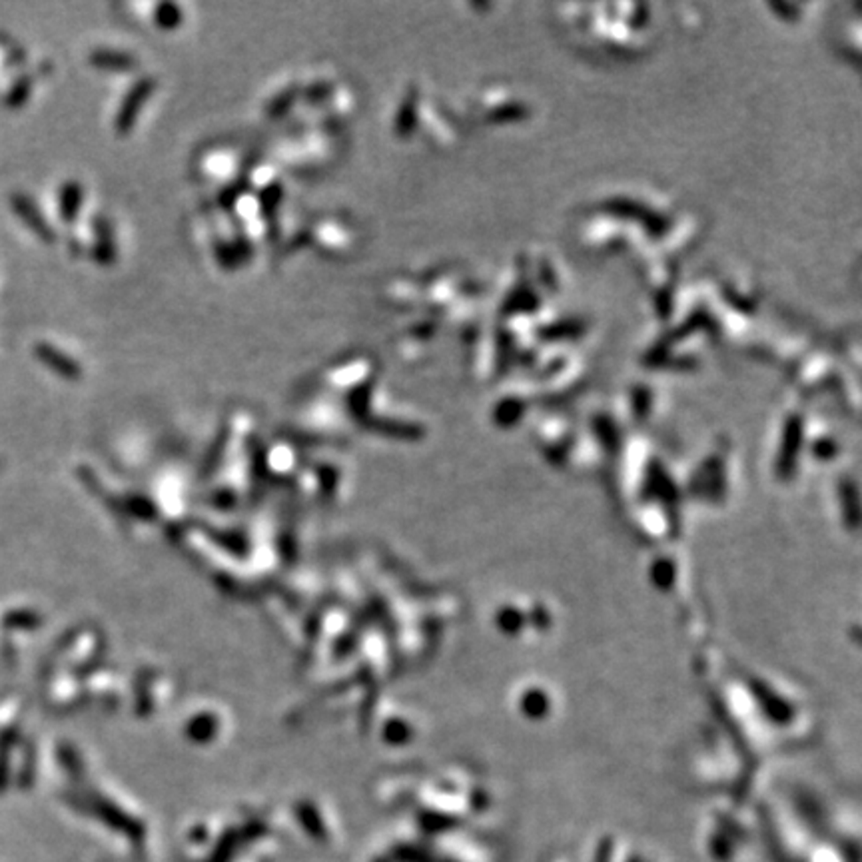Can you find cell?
<instances>
[{
	"mask_svg": "<svg viewBox=\"0 0 862 862\" xmlns=\"http://www.w3.org/2000/svg\"><path fill=\"white\" fill-rule=\"evenodd\" d=\"M154 89H156L154 78L144 76V78H140V81L128 90L127 96H124L122 104L119 108V114H116V124H114L116 132H119L120 136L130 135L132 128H135V124L138 120V114H140V108H142L148 102V98L152 96Z\"/></svg>",
	"mask_w": 862,
	"mask_h": 862,
	"instance_id": "obj_1",
	"label": "cell"
},
{
	"mask_svg": "<svg viewBox=\"0 0 862 862\" xmlns=\"http://www.w3.org/2000/svg\"><path fill=\"white\" fill-rule=\"evenodd\" d=\"M36 358L41 359L44 366H49L52 372H57L62 378L68 380H78L82 375L81 366H78L73 358L66 356L65 351H60L58 348H54L52 343H36L35 348Z\"/></svg>",
	"mask_w": 862,
	"mask_h": 862,
	"instance_id": "obj_2",
	"label": "cell"
},
{
	"mask_svg": "<svg viewBox=\"0 0 862 862\" xmlns=\"http://www.w3.org/2000/svg\"><path fill=\"white\" fill-rule=\"evenodd\" d=\"M12 208L22 218V220L27 222L28 228L33 230L38 238L46 242V244H52L54 238H57V234L52 232V228L49 224H46L41 212H38V208L27 198L25 194H14L12 196Z\"/></svg>",
	"mask_w": 862,
	"mask_h": 862,
	"instance_id": "obj_3",
	"label": "cell"
},
{
	"mask_svg": "<svg viewBox=\"0 0 862 862\" xmlns=\"http://www.w3.org/2000/svg\"><path fill=\"white\" fill-rule=\"evenodd\" d=\"M94 232H96V244H94L92 258L100 266H112L116 262V246H114L111 224H108L102 216H98L96 220H94Z\"/></svg>",
	"mask_w": 862,
	"mask_h": 862,
	"instance_id": "obj_4",
	"label": "cell"
},
{
	"mask_svg": "<svg viewBox=\"0 0 862 862\" xmlns=\"http://www.w3.org/2000/svg\"><path fill=\"white\" fill-rule=\"evenodd\" d=\"M90 65L100 70H112V73H130L138 66V60L132 54L119 50H94L90 54Z\"/></svg>",
	"mask_w": 862,
	"mask_h": 862,
	"instance_id": "obj_5",
	"label": "cell"
},
{
	"mask_svg": "<svg viewBox=\"0 0 862 862\" xmlns=\"http://www.w3.org/2000/svg\"><path fill=\"white\" fill-rule=\"evenodd\" d=\"M415 122H418V90H410L396 116V135L402 138L410 136L415 130Z\"/></svg>",
	"mask_w": 862,
	"mask_h": 862,
	"instance_id": "obj_6",
	"label": "cell"
},
{
	"mask_svg": "<svg viewBox=\"0 0 862 862\" xmlns=\"http://www.w3.org/2000/svg\"><path fill=\"white\" fill-rule=\"evenodd\" d=\"M82 198H84L82 186L76 184V182H66L65 186H62L60 198H58L60 216L65 218V220L73 222L74 218L78 216V212H81Z\"/></svg>",
	"mask_w": 862,
	"mask_h": 862,
	"instance_id": "obj_7",
	"label": "cell"
},
{
	"mask_svg": "<svg viewBox=\"0 0 862 862\" xmlns=\"http://www.w3.org/2000/svg\"><path fill=\"white\" fill-rule=\"evenodd\" d=\"M182 20H184V14L178 4L164 3L160 6H156L154 22L156 27H160L162 30H174L182 25Z\"/></svg>",
	"mask_w": 862,
	"mask_h": 862,
	"instance_id": "obj_8",
	"label": "cell"
},
{
	"mask_svg": "<svg viewBox=\"0 0 862 862\" xmlns=\"http://www.w3.org/2000/svg\"><path fill=\"white\" fill-rule=\"evenodd\" d=\"M297 98V89L296 86H292V89H286V90H281L276 98L270 100V104L266 106V116L268 119H280V116H284L289 108L294 106V102Z\"/></svg>",
	"mask_w": 862,
	"mask_h": 862,
	"instance_id": "obj_9",
	"label": "cell"
},
{
	"mask_svg": "<svg viewBox=\"0 0 862 862\" xmlns=\"http://www.w3.org/2000/svg\"><path fill=\"white\" fill-rule=\"evenodd\" d=\"M281 196H284V190H281V186L278 182H272L264 188L262 194H260V204H262V210H264L266 216L272 218L273 214H276L278 204L281 202Z\"/></svg>",
	"mask_w": 862,
	"mask_h": 862,
	"instance_id": "obj_10",
	"label": "cell"
},
{
	"mask_svg": "<svg viewBox=\"0 0 862 862\" xmlns=\"http://www.w3.org/2000/svg\"><path fill=\"white\" fill-rule=\"evenodd\" d=\"M330 92H332V84H327V82H316V84H312L305 89L304 92V98L312 102V104H318V102H321L324 98L330 96Z\"/></svg>",
	"mask_w": 862,
	"mask_h": 862,
	"instance_id": "obj_11",
	"label": "cell"
},
{
	"mask_svg": "<svg viewBox=\"0 0 862 862\" xmlns=\"http://www.w3.org/2000/svg\"><path fill=\"white\" fill-rule=\"evenodd\" d=\"M216 258H218V262H220L222 268L226 270H234L238 266V260H236V256H234V250L232 246L228 244H216Z\"/></svg>",
	"mask_w": 862,
	"mask_h": 862,
	"instance_id": "obj_12",
	"label": "cell"
},
{
	"mask_svg": "<svg viewBox=\"0 0 862 862\" xmlns=\"http://www.w3.org/2000/svg\"><path fill=\"white\" fill-rule=\"evenodd\" d=\"M28 90H30V81H28V78H25V82H20V84L14 86V90L11 92V104L12 106L14 104H17V106L22 104V102H25V98H27Z\"/></svg>",
	"mask_w": 862,
	"mask_h": 862,
	"instance_id": "obj_13",
	"label": "cell"
},
{
	"mask_svg": "<svg viewBox=\"0 0 862 862\" xmlns=\"http://www.w3.org/2000/svg\"><path fill=\"white\" fill-rule=\"evenodd\" d=\"M242 188H244V186H242V184H234V186H230V188H228V190H226V192L222 194V198H220V202L224 204V206H230V204H234V202H236V198H238V194H242Z\"/></svg>",
	"mask_w": 862,
	"mask_h": 862,
	"instance_id": "obj_14",
	"label": "cell"
}]
</instances>
